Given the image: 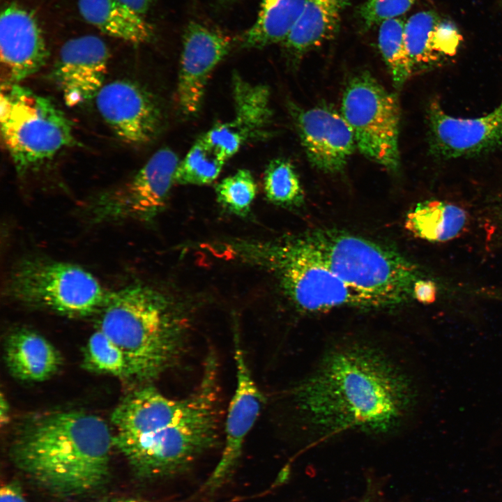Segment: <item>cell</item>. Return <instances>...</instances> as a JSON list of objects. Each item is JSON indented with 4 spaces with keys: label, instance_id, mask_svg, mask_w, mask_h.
<instances>
[{
    "label": "cell",
    "instance_id": "6da1fadb",
    "mask_svg": "<svg viewBox=\"0 0 502 502\" xmlns=\"http://www.w3.org/2000/svg\"><path fill=\"white\" fill-rule=\"evenodd\" d=\"M290 395L303 424L324 436L391 432L416 398L411 379L384 351L356 341L328 350Z\"/></svg>",
    "mask_w": 502,
    "mask_h": 502
},
{
    "label": "cell",
    "instance_id": "7a4b0ae2",
    "mask_svg": "<svg viewBox=\"0 0 502 502\" xmlns=\"http://www.w3.org/2000/svg\"><path fill=\"white\" fill-rule=\"evenodd\" d=\"M217 361L208 359L199 386L182 399L143 386L126 396L111 416L114 446L139 477L183 470L219 436Z\"/></svg>",
    "mask_w": 502,
    "mask_h": 502
},
{
    "label": "cell",
    "instance_id": "3957f363",
    "mask_svg": "<svg viewBox=\"0 0 502 502\" xmlns=\"http://www.w3.org/2000/svg\"><path fill=\"white\" fill-rule=\"evenodd\" d=\"M112 446V429L103 419L84 411L59 410L20 422L10 455L40 487L56 496H79L106 484Z\"/></svg>",
    "mask_w": 502,
    "mask_h": 502
},
{
    "label": "cell",
    "instance_id": "277c9868",
    "mask_svg": "<svg viewBox=\"0 0 502 502\" xmlns=\"http://www.w3.org/2000/svg\"><path fill=\"white\" fill-rule=\"evenodd\" d=\"M99 313L97 329L123 352L134 381L155 379L184 351L190 327L187 314L155 287L138 283L111 291Z\"/></svg>",
    "mask_w": 502,
    "mask_h": 502
},
{
    "label": "cell",
    "instance_id": "5b68a950",
    "mask_svg": "<svg viewBox=\"0 0 502 502\" xmlns=\"http://www.w3.org/2000/svg\"><path fill=\"white\" fill-rule=\"evenodd\" d=\"M299 236L334 274L369 300L374 309L397 307L413 298L419 272L400 253L338 230L318 229Z\"/></svg>",
    "mask_w": 502,
    "mask_h": 502
},
{
    "label": "cell",
    "instance_id": "8992f818",
    "mask_svg": "<svg viewBox=\"0 0 502 502\" xmlns=\"http://www.w3.org/2000/svg\"><path fill=\"white\" fill-rule=\"evenodd\" d=\"M241 247L250 261L273 274L284 294L302 312L345 307L374 309L369 300L334 274L299 236Z\"/></svg>",
    "mask_w": 502,
    "mask_h": 502
},
{
    "label": "cell",
    "instance_id": "52a82bcc",
    "mask_svg": "<svg viewBox=\"0 0 502 502\" xmlns=\"http://www.w3.org/2000/svg\"><path fill=\"white\" fill-rule=\"evenodd\" d=\"M0 105L1 136L19 175L77 144L72 121L50 98L6 82L1 86Z\"/></svg>",
    "mask_w": 502,
    "mask_h": 502
},
{
    "label": "cell",
    "instance_id": "ba28073f",
    "mask_svg": "<svg viewBox=\"0 0 502 502\" xmlns=\"http://www.w3.org/2000/svg\"><path fill=\"white\" fill-rule=\"evenodd\" d=\"M3 290L18 303L70 317L100 312L111 294L82 267L38 257L14 264Z\"/></svg>",
    "mask_w": 502,
    "mask_h": 502
},
{
    "label": "cell",
    "instance_id": "9c48e42d",
    "mask_svg": "<svg viewBox=\"0 0 502 502\" xmlns=\"http://www.w3.org/2000/svg\"><path fill=\"white\" fill-rule=\"evenodd\" d=\"M179 163L171 149L158 150L130 179L89 198L81 217L91 225L151 221L166 204Z\"/></svg>",
    "mask_w": 502,
    "mask_h": 502
},
{
    "label": "cell",
    "instance_id": "30bf717a",
    "mask_svg": "<svg viewBox=\"0 0 502 502\" xmlns=\"http://www.w3.org/2000/svg\"><path fill=\"white\" fill-rule=\"evenodd\" d=\"M341 111L359 151L385 168L397 170L400 110L395 96L369 73H363L348 83Z\"/></svg>",
    "mask_w": 502,
    "mask_h": 502
},
{
    "label": "cell",
    "instance_id": "8fae6325",
    "mask_svg": "<svg viewBox=\"0 0 502 502\" xmlns=\"http://www.w3.org/2000/svg\"><path fill=\"white\" fill-rule=\"evenodd\" d=\"M234 112L201 136L225 161L245 144L268 135L272 119L271 93L266 85L252 84L238 73L232 77Z\"/></svg>",
    "mask_w": 502,
    "mask_h": 502
},
{
    "label": "cell",
    "instance_id": "7c38bea8",
    "mask_svg": "<svg viewBox=\"0 0 502 502\" xmlns=\"http://www.w3.org/2000/svg\"><path fill=\"white\" fill-rule=\"evenodd\" d=\"M94 100L102 119L126 143L146 144L159 131L162 116L156 101L134 82L105 83Z\"/></svg>",
    "mask_w": 502,
    "mask_h": 502
},
{
    "label": "cell",
    "instance_id": "4fadbf2b",
    "mask_svg": "<svg viewBox=\"0 0 502 502\" xmlns=\"http://www.w3.org/2000/svg\"><path fill=\"white\" fill-rule=\"evenodd\" d=\"M234 342L236 386L226 418L223 450L205 484L209 491L220 487L238 463L245 439L254 425L265 401L252 377L236 333Z\"/></svg>",
    "mask_w": 502,
    "mask_h": 502
},
{
    "label": "cell",
    "instance_id": "5bb4252c",
    "mask_svg": "<svg viewBox=\"0 0 502 502\" xmlns=\"http://www.w3.org/2000/svg\"><path fill=\"white\" fill-rule=\"evenodd\" d=\"M233 45L228 36L199 22H190L185 26L176 89L178 105L184 114L199 111L212 72Z\"/></svg>",
    "mask_w": 502,
    "mask_h": 502
},
{
    "label": "cell",
    "instance_id": "9a60e30c",
    "mask_svg": "<svg viewBox=\"0 0 502 502\" xmlns=\"http://www.w3.org/2000/svg\"><path fill=\"white\" fill-rule=\"evenodd\" d=\"M109 57L105 43L93 35L73 38L62 45L53 75L66 105L75 107L95 99L105 84Z\"/></svg>",
    "mask_w": 502,
    "mask_h": 502
},
{
    "label": "cell",
    "instance_id": "2e32d148",
    "mask_svg": "<svg viewBox=\"0 0 502 502\" xmlns=\"http://www.w3.org/2000/svg\"><path fill=\"white\" fill-rule=\"evenodd\" d=\"M431 151L442 158L475 155L502 143V101L476 118H455L433 102L428 112Z\"/></svg>",
    "mask_w": 502,
    "mask_h": 502
},
{
    "label": "cell",
    "instance_id": "e0dca14e",
    "mask_svg": "<svg viewBox=\"0 0 502 502\" xmlns=\"http://www.w3.org/2000/svg\"><path fill=\"white\" fill-rule=\"evenodd\" d=\"M294 118L307 157L319 170L342 171L354 151L353 133L342 114L326 106L294 107Z\"/></svg>",
    "mask_w": 502,
    "mask_h": 502
},
{
    "label": "cell",
    "instance_id": "ac0fdd59",
    "mask_svg": "<svg viewBox=\"0 0 502 502\" xmlns=\"http://www.w3.org/2000/svg\"><path fill=\"white\" fill-rule=\"evenodd\" d=\"M47 51L43 33L33 15L16 4L0 15V57L8 82L17 83L38 72Z\"/></svg>",
    "mask_w": 502,
    "mask_h": 502
},
{
    "label": "cell",
    "instance_id": "d6986e66",
    "mask_svg": "<svg viewBox=\"0 0 502 502\" xmlns=\"http://www.w3.org/2000/svg\"><path fill=\"white\" fill-rule=\"evenodd\" d=\"M404 37L413 73L453 56L462 41L455 24L433 10L412 15L404 23Z\"/></svg>",
    "mask_w": 502,
    "mask_h": 502
},
{
    "label": "cell",
    "instance_id": "ffe728a7",
    "mask_svg": "<svg viewBox=\"0 0 502 502\" xmlns=\"http://www.w3.org/2000/svg\"><path fill=\"white\" fill-rule=\"evenodd\" d=\"M4 358L10 374L26 382H41L60 369L59 351L42 335L26 328L11 332L6 338Z\"/></svg>",
    "mask_w": 502,
    "mask_h": 502
},
{
    "label": "cell",
    "instance_id": "44dd1931",
    "mask_svg": "<svg viewBox=\"0 0 502 502\" xmlns=\"http://www.w3.org/2000/svg\"><path fill=\"white\" fill-rule=\"evenodd\" d=\"M353 0H305L301 13L283 43L296 60L333 38L342 15Z\"/></svg>",
    "mask_w": 502,
    "mask_h": 502
},
{
    "label": "cell",
    "instance_id": "7402d4cb",
    "mask_svg": "<svg viewBox=\"0 0 502 502\" xmlns=\"http://www.w3.org/2000/svg\"><path fill=\"white\" fill-rule=\"evenodd\" d=\"M77 6L85 21L109 36L141 44L153 36L144 16L119 0H78Z\"/></svg>",
    "mask_w": 502,
    "mask_h": 502
},
{
    "label": "cell",
    "instance_id": "603a6c76",
    "mask_svg": "<svg viewBox=\"0 0 502 502\" xmlns=\"http://www.w3.org/2000/svg\"><path fill=\"white\" fill-rule=\"evenodd\" d=\"M305 0H262L257 17L240 38L243 48L261 49L284 43Z\"/></svg>",
    "mask_w": 502,
    "mask_h": 502
},
{
    "label": "cell",
    "instance_id": "cb8c5ba5",
    "mask_svg": "<svg viewBox=\"0 0 502 502\" xmlns=\"http://www.w3.org/2000/svg\"><path fill=\"white\" fill-rule=\"evenodd\" d=\"M466 212L457 205L440 200L419 203L408 213L405 227L417 237L433 242L455 238L466 222Z\"/></svg>",
    "mask_w": 502,
    "mask_h": 502
},
{
    "label": "cell",
    "instance_id": "d4e9b609",
    "mask_svg": "<svg viewBox=\"0 0 502 502\" xmlns=\"http://www.w3.org/2000/svg\"><path fill=\"white\" fill-rule=\"evenodd\" d=\"M401 17L387 20L379 25L378 45L395 87H401L413 73L406 52Z\"/></svg>",
    "mask_w": 502,
    "mask_h": 502
},
{
    "label": "cell",
    "instance_id": "484cf974",
    "mask_svg": "<svg viewBox=\"0 0 502 502\" xmlns=\"http://www.w3.org/2000/svg\"><path fill=\"white\" fill-rule=\"evenodd\" d=\"M264 189L267 199L277 206L296 207L304 201L303 190L296 169L284 158H276L268 163L264 175Z\"/></svg>",
    "mask_w": 502,
    "mask_h": 502
},
{
    "label": "cell",
    "instance_id": "4316f807",
    "mask_svg": "<svg viewBox=\"0 0 502 502\" xmlns=\"http://www.w3.org/2000/svg\"><path fill=\"white\" fill-rule=\"evenodd\" d=\"M225 161L200 137L180 162L175 175V183L181 185H207L220 174Z\"/></svg>",
    "mask_w": 502,
    "mask_h": 502
},
{
    "label": "cell",
    "instance_id": "83f0119b",
    "mask_svg": "<svg viewBox=\"0 0 502 502\" xmlns=\"http://www.w3.org/2000/svg\"><path fill=\"white\" fill-rule=\"evenodd\" d=\"M84 363L93 371L131 379L125 354L99 329L92 333L87 341L84 349Z\"/></svg>",
    "mask_w": 502,
    "mask_h": 502
},
{
    "label": "cell",
    "instance_id": "f1b7e54d",
    "mask_svg": "<svg viewBox=\"0 0 502 502\" xmlns=\"http://www.w3.org/2000/svg\"><path fill=\"white\" fill-rule=\"evenodd\" d=\"M257 185L252 173L245 169L238 170L215 186L217 201L229 213L245 217L250 211L256 197Z\"/></svg>",
    "mask_w": 502,
    "mask_h": 502
},
{
    "label": "cell",
    "instance_id": "f546056e",
    "mask_svg": "<svg viewBox=\"0 0 502 502\" xmlns=\"http://www.w3.org/2000/svg\"><path fill=\"white\" fill-rule=\"evenodd\" d=\"M417 0H367L356 10L357 22L362 31L379 25L383 21L400 17Z\"/></svg>",
    "mask_w": 502,
    "mask_h": 502
},
{
    "label": "cell",
    "instance_id": "4dcf8cb0",
    "mask_svg": "<svg viewBox=\"0 0 502 502\" xmlns=\"http://www.w3.org/2000/svg\"><path fill=\"white\" fill-rule=\"evenodd\" d=\"M356 502H389L379 480L368 476L365 490Z\"/></svg>",
    "mask_w": 502,
    "mask_h": 502
},
{
    "label": "cell",
    "instance_id": "1f68e13d",
    "mask_svg": "<svg viewBox=\"0 0 502 502\" xmlns=\"http://www.w3.org/2000/svg\"><path fill=\"white\" fill-rule=\"evenodd\" d=\"M435 284L427 280L418 279L413 287V298L423 303H430L435 300Z\"/></svg>",
    "mask_w": 502,
    "mask_h": 502
},
{
    "label": "cell",
    "instance_id": "d6a6232c",
    "mask_svg": "<svg viewBox=\"0 0 502 502\" xmlns=\"http://www.w3.org/2000/svg\"><path fill=\"white\" fill-rule=\"evenodd\" d=\"M0 502H29L22 488L16 482L3 485L0 490Z\"/></svg>",
    "mask_w": 502,
    "mask_h": 502
},
{
    "label": "cell",
    "instance_id": "836d02e7",
    "mask_svg": "<svg viewBox=\"0 0 502 502\" xmlns=\"http://www.w3.org/2000/svg\"><path fill=\"white\" fill-rule=\"evenodd\" d=\"M142 15L151 8L155 0H119Z\"/></svg>",
    "mask_w": 502,
    "mask_h": 502
},
{
    "label": "cell",
    "instance_id": "e575fe53",
    "mask_svg": "<svg viewBox=\"0 0 502 502\" xmlns=\"http://www.w3.org/2000/svg\"><path fill=\"white\" fill-rule=\"evenodd\" d=\"M9 405L6 397L1 394L0 400V420L1 424H6L9 420Z\"/></svg>",
    "mask_w": 502,
    "mask_h": 502
},
{
    "label": "cell",
    "instance_id": "d590c367",
    "mask_svg": "<svg viewBox=\"0 0 502 502\" xmlns=\"http://www.w3.org/2000/svg\"><path fill=\"white\" fill-rule=\"evenodd\" d=\"M116 502H146L143 500L136 498H126L118 500Z\"/></svg>",
    "mask_w": 502,
    "mask_h": 502
}]
</instances>
